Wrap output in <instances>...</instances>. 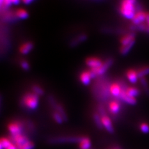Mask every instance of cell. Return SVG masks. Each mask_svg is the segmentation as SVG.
I'll return each mask as SVG.
<instances>
[{
    "instance_id": "obj_1",
    "label": "cell",
    "mask_w": 149,
    "mask_h": 149,
    "mask_svg": "<svg viewBox=\"0 0 149 149\" xmlns=\"http://www.w3.org/2000/svg\"><path fill=\"white\" fill-rule=\"evenodd\" d=\"M136 1L132 0H124L120 3V12L124 17L132 19L136 14Z\"/></svg>"
},
{
    "instance_id": "obj_2",
    "label": "cell",
    "mask_w": 149,
    "mask_h": 149,
    "mask_svg": "<svg viewBox=\"0 0 149 149\" xmlns=\"http://www.w3.org/2000/svg\"><path fill=\"white\" fill-rule=\"evenodd\" d=\"M21 102L25 106L26 108L31 110H34L39 106V96L33 92L27 93L23 96Z\"/></svg>"
},
{
    "instance_id": "obj_3",
    "label": "cell",
    "mask_w": 149,
    "mask_h": 149,
    "mask_svg": "<svg viewBox=\"0 0 149 149\" xmlns=\"http://www.w3.org/2000/svg\"><path fill=\"white\" fill-rule=\"evenodd\" d=\"M83 136H62L55 137L50 138L49 140V142L52 144L64 143H79L83 139Z\"/></svg>"
},
{
    "instance_id": "obj_4",
    "label": "cell",
    "mask_w": 149,
    "mask_h": 149,
    "mask_svg": "<svg viewBox=\"0 0 149 149\" xmlns=\"http://www.w3.org/2000/svg\"><path fill=\"white\" fill-rule=\"evenodd\" d=\"M7 128L11 136H14L24 133V125L19 120H13L8 124Z\"/></svg>"
},
{
    "instance_id": "obj_5",
    "label": "cell",
    "mask_w": 149,
    "mask_h": 149,
    "mask_svg": "<svg viewBox=\"0 0 149 149\" xmlns=\"http://www.w3.org/2000/svg\"><path fill=\"white\" fill-rule=\"evenodd\" d=\"M9 138L17 147H19V146H22V144H24L26 142L29 141V137H28V136L24 133L18 134L14 136H10L9 137Z\"/></svg>"
},
{
    "instance_id": "obj_6",
    "label": "cell",
    "mask_w": 149,
    "mask_h": 149,
    "mask_svg": "<svg viewBox=\"0 0 149 149\" xmlns=\"http://www.w3.org/2000/svg\"><path fill=\"white\" fill-rule=\"evenodd\" d=\"M101 123L103 127L109 133H113L114 132V127L113 125V123L110 119L109 116L104 114V113H101Z\"/></svg>"
},
{
    "instance_id": "obj_7",
    "label": "cell",
    "mask_w": 149,
    "mask_h": 149,
    "mask_svg": "<svg viewBox=\"0 0 149 149\" xmlns=\"http://www.w3.org/2000/svg\"><path fill=\"white\" fill-rule=\"evenodd\" d=\"M112 63H113V60H112L111 59H109L108 60H106L105 62H104L103 65H102V66L101 67H100L99 68L90 70L91 73L93 74V76H94V78L96 76H99V75H101V74H103L107 70H108V68L112 65Z\"/></svg>"
},
{
    "instance_id": "obj_8",
    "label": "cell",
    "mask_w": 149,
    "mask_h": 149,
    "mask_svg": "<svg viewBox=\"0 0 149 149\" xmlns=\"http://www.w3.org/2000/svg\"><path fill=\"white\" fill-rule=\"evenodd\" d=\"M85 63L87 66L88 67H90V70L99 68L104 63V62H102L100 58L94 57L88 58L86 60Z\"/></svg>"
},
{
    "instance_id": "obj_9",
    "label": "cell",
    "mask_w": 149,
    "mask_h": 149,
    "mask_svg": "<svg viewBox=\"0 0 149 149\" xmlns=\"http://www.w3.org/2000/svg\"><path fill=\"white\" fill-rule=\"evenodd\" d=\"M49 102L50 103V104L52 105V106L55 109V111L58 112V113H60L62 115L64 120L65 121L67 120V119H68L67 115V113H65V111L63 107L60 104L57 103V102H56V101L53 98V97H52V96H50L49 97Z\"/></svg>"
},
{
    "instance_id": "obj_10",
    "label": "cell",
    "mask_w": 149,
    "mask_h": 149,
    "mask_svg": "<svg viewBox=\"0 0 149 149\" xmlns=\"http://www.w3.org/2000/svg\"><path fill=\"white\" fill-rule=\"evenodd\" d=\"M147 13L142 11H139L136 13L132 21L134 25L140 26L142 24V23L146 21Z\"/></svg>"
},
{
    "instance_id": "obj_11",
    "label": "cell",
    "mask_w": 149,
    "mask_h": 149,
    "mask_svg": "<svg viewBox=\"0 0 149 149\" xmlns=\"http://www.w3.org/2000/svg\"><path fill=\"white\" fill-rule=\"evenodd\" d=\"M93 78H94V76L91 70L83 71L80 74V80L84 85H89Z\"/></svg>"
},
{
    "instance_id": "obj_12",
    "label": "cell",
    "mask_w": 149,
    "mask_h": 149,
    "mask_svg": "<svg viewBox=\"0 0 149 149\" xmlns=\"http://www.w3.org/2000/svg\"><path fill=\"white\" fill-rule=\"evenodd\" d=\"M120 42L122 46H125L135 42V35L134 33H129L124 35L120 39Z\"/></svg>"
},
{
    "instance_id": "obj_13",
    "label": "cell",
    "mask_w": 149,
    "mask_h": 149,
    "mask_svg": "<svg viewBox=\"0 0 149 149\" xmlns=\"http://www.w3.org/2000/svg\"><path fill=\"white\" fill-rule=\"evenodd\" d=\"M123 88L120 86L119 83H114L110 86L109 92L111 94L115 97H119L122 91Z\"/></svg>"
},
{
    "instance_id": "obj_14",
    "label": "cell",
    "mask_w": 149,
    "mask_h": 149,
    "mask_svg": "<svg viewBox=\"0 0 149 149\" xmlns=\"http://www.w3.org/2000/svg\"><path fill=\"white\" fill-rule=\"evenodd\" d=\"M34 48V44L31 42H26L20 46L19 52L21 54L26 55L29 54Z\"/></svg>"
},
{
    "instance_id": "obj_15",
    "label": "cell",
    "mask_w": 149,
    "mask_h": 149,
    "mask_svg": "<svg viewBox=\"0 0 149 149\" xmlns=\"http://www.w3.org/2000/svg\"><path fill=\"white\" fill-rule=\"evenodd\" d=\"M119 97L121 100H123L124 102H126V103L129 104H132V105L135 104L137 102L136 99L135 98V97H130V96H128L126 93H125V91L123 88L122 90V91H121Z\"/></svg>"
},
{
    "instance_id": "obj_16",
    "label": "cell",
    "mask_w": 149,
    "mask_h": 149,
    "mask_svg": "<svg viewBox=\"0 0 149 149\" xmlns=\"http://www.w3.org/2000/svg\"><path fill=\"white\" fill-rule=\"evenodd\" d=\"M120 105L118 101L113 100V101H111L109 102V109L111 114H118L120 111Z\"/></svg>"
},
{
    "instance_id": "obj_17",
    "label": "cell",
    "mask_w": 149,
    "mask_h": 149,
    "mask_svg": "<svg viewBox=\"0 0 149 149\" xmlns=\"http://www.w3.org/2000/svg\"><path fill=\"white\" fill-rule=\"evenodd\" d=\"M126 77L130 83H136L139 78L137 71L134 70H129L126 73Z\"/></svg>"
},
{
    "instance_id": "obj_18",
    "label": "cell",
    "mask_w": 149,
    "mask_h": 149,
    "mask_svg": "<svg viewBox=\"0 0 149 149\" xmlns=\"http://www.w3.org/2000/svg\"><path fill=\"white\" fill-rule=\"evenodd\" d=\"M80 149H90L91 147V142L90 138L83 136L81 141L78 143Z\"/></svg>"
},
{
    "instance_id": "obj_19",
    "label": "cell",
    "mask_w": 149,
    "mask_h": 149,
    "mask_svg": "<svg viewBox=\"0 0 149 149\" xmlns=\"http://www.w3.org/2000/svg\"><path fill=\"white\" fill-rule=\"evenodd\" d=\"M124 91L125 93H126L128 96L132 97H135V98H136V97L138 96V95L139 94V90L135 87H128L127 88H125Z\"/></svg>"
},
{
    "instance_id": "obj_20",
    "label": "cell",
    "mask_w": 149,
    "mask_h": 149,
    "mask_svg": "<svg viewBox=\"0 0 149 149\" xmlns=\"http://www.w3.org/2000/svg\"><path fill=\"white\" fill-rule=\"evenodd\" d=\"M15 15L20 19H26L29 17V13L24 9H19L16 11Z\"/></svg>"
},
{
    "instance_id": "obj_21",
    "label": "cell",
    "mask_w": 149,
    "mask_h": 149,
    "mask_svg": "<svg viewBox=\"0 0 149 149\" xmlns=\"http://www.w3.org/2000/svg\"><path fill=\"white\" fill-rule=\"evenodd\" d=\"M87 39V36L86 34H81L80 36L77 37V38L73 40L71 43V45L72 46H75L79 44H80L81 42H83V41H85Z\"/></svg>"
},
{
    "instance_id": "obj_22",
    "label": "cell",
    "mask_w": 149,
    "mask_h": 149,
    "mask_svg": "<svg viewBox=\"0 0 149 149\" xmlns=\"http://www.w3.org/2000/svg\"><path fill=\"white\" fill-rule=\"evenodd\" d=\"M138 76L140 78H143L147 74H149V67H143L137 71Z\"/></svg>"
},
{
    "instance_id": "obj_23",
    "label": "cell",
    "mask_w": 149,
    "mask_h": 149,
    "mask_svg": "<svg viewBox=\"0 0 149 149\" xmlns=\"http://www.w3.org/2000/svg\"><path fill=\"white\" fill-rule=\"evenodd\" d=\"M34 147H35L34 143L29 140V141L26 142L24 144H22V146L17 147V148L18 149H34Z\"/></svg>"
},
{
    "instance_id": "obj_24",
    "label": "cell",
    "mask_w": 149,
    "mask_h": 149,
    "mask_svg": "<svg viewBox=\"0 0 149 149\" xmlns=\"http://www.w3.org/2000/svg\"><path fill=\"white\" fill-rule=\"evenodd\" d=\"M93 119H94L95 123L97 127L100 129L103 128L102 123H101V119L100 114H97V113L94 114V115H93Z\"/></svg>"
},
{
    "instance_id": "obj_25",
    "label": "cell",
    "mask_w": 149,
    "mask_h": 149,
    "mask_svg": "<svg viewBox=\"0 0 149 149\" xmlns=\"http://www.w3.org/2000/svg\"><path fill=\"white\" fill-rule=\"evenodd\" d=\"M52 117L55 122L58 124H62L63 123V121H65L62 115L57 111L54 112L52 114Z\"/></svg>"
},
{
    "instance_id": "obj_26",
    "label": "cell",
    "mask_w": 149,
    "mask_h": 149,
    "mask_svg": "<svg viewBox=\"0 0 149 149\" xmlns=\"http://www.w3.org/2000/svg\"><path fill=\"white\" fill-rule=\"evenodd\" d=\"M0 141H1L2 146L3 147L4 149H7L9 146H11V144L13 143L9 138L7 137H1L0 138Z\"/></svg>"
},
{
    "instance_id": "obj_27",
    "label": "cell",
    "mask_w": 149,
    "mask_h": 149,
    "mask_svg": "<svg viewBox=\"0 0 149 149\" xmlns=\"http://www.w3.org/2000/svg\"><path fill=\"white\" fill-rule=\"evenodd\" d=\"M32 90L33 93H34L35 94L38 95L39 96H42L44 94V90L38 85H34L32 87Z\"/></svg>"
},
{
    "instance_id": "obj_28",
    "label": "cell",
    "mask_w": 149,
    "mask_h": 149,
    "mask_svg": "<svg viewBox=\"0 0 149 149\" xmlns=\"http://www.w3.org/2000/svg\"><path fill=\"white\" fill-rule=\"evenodd\" d=\"M134 43L135 42L132 43V44H130L127 45H125V46H121L120 50V53L122 54L123 55L127 54L129 52V50H130V49L132 47V46L134 45Z\"/></svg>"
},
{
    "instance_id": "obj_29",
    "label": "cell",
    "mask_w": 149,
    "mask_h": 149,
    "mask_svg": "<svg viewBox=\"0 0 149 149\" xmlns=\"http://www.w3.org/2000/svg\"><path fill=\"white\" fill-rule=\"evenodd\" d=\"M140 130L144 133L147 134L149 132V125L146 123H143L140 125Z\"/></svg>"
},
{
    "instance_id": "obj_30",
    "label": "cell",
    "mask_w": 149,
    "mask_h": 149,
    "mask_svg": "<svg viewBox=\"0 0 149 149\" xmlns=\"http://www.w3.org/2000/svg\"><path fill=\"white\" fill-rule=\"evenodd\" d=\"M20 65H21V68L26 71L29 70L30 69V65L27 61H26V60H23V61H21Z\"/></svg>"
},
{
    "instance_id": "obj_31",
    "label": "cell",
    "mask_w": 149,
    "mask_h": 149,
    "mask_svg": "<svg viewBox=\"0 0 149 149\" xmlns=\"http://www.w3.org/2000/svg\"><path fill=\"white\" fill-rule=\"evenodd\" d=\"M146 21L147 22V26H146V29L148 30L149 31V13H147Z\"/></svg>"
},
{
    "instance_id": "obj_32",
    "label": "cell",
    "mask_w": 149,
    "mask_h": 149,
    "mask_svg": "<svg viewBox=\"0 0 149 149\" xmlns=\"http://www.w3.org/2000/svg\"><path fill=\"white\" fill-rule=\"evenodd\" d=\"M32 1H32V0H26V1H23L22 2H23V3H24V4H31Z\"/></svg>"
},
{
    "instance_id": "obj_33",
    "label": "cell",
    "mask_w": 149,
    "mask_h": 149,
    "mask_svg": "<svg viewBox=\"0 0 149 149\" xmlns=\"http://www.w3.org/2000/svg\"><path fill=\"white\" fill-rule=\"evenodd\" d=\"M20 3L19 1H13V5H15V4H18Z\"/></svg>"
},
{
    "instance_id": "obj_34",
    "label": "cell",
    "mask_w": 149,
    "mask_h": 149,
    "mask_svg": "<svg viewBox=\"0 0 149 149\" xmlns=\"http://www.w3.org/2000/svg\"><path fill=\"white\" fill-rule=\"evenodd\" d=\"M0 149H4V148H3V146H2V143H1V141H0Z\"/></svg>"
},
{
    "instance_id": "obj_35",
    "label": "cell",
    "mask_w": 149,
    "mask_h": 149,
    "mask_svg": "<svg viewBox=\"0 0 149 149\" xmlns=\"http://www.w3.org/2000/svg\"><path fill=\"white\" fill-rule=\"evenodd\" d=\"M111 149H120V148L119 147H113V148H112Z\"/></svg>"
},
{
    "instance_id": "obj_36",
    "label": "cell",
    "mask_w": 149,
    "mask_h": 149,
    "mask_svg": "<svg viewBox=\"0 0 149 149\" xmlns=\"http://www.w3.org/2000/svg\"><path fill=\"white\" fill-rule=\"evenodd\" d=\"M3 1H0V7L3 6Z\"/></svg>"
},
{
    "instance_id": "obj_37",
    "label": "cell",
    "mask_w": 149,
    "mask_h": 149,
    "mask_svg": "<svg viewBox=\"0 0 149 149\" xmlns=\"http://www.w3.org/2000/svg\"><path fill=\"white\" fill-rule=\"evenodd\" d=\"M90 149H92V148H90Z\"/></svg>"
}]
</instances>
